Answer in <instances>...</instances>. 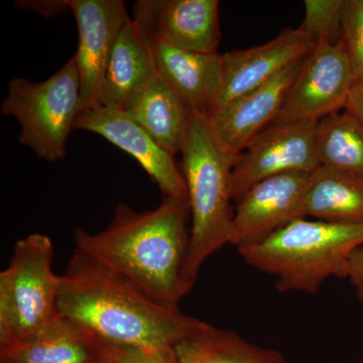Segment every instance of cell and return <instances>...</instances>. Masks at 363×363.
Listing matches in <instances>:
<instances>
[{"label":"cell","mask_w":363,"mask_h":363,"mask_svg":"<svg viewBox=\"0 0 363 363\" xmlns=\"http://www.w3.org/2000/svg\"><path fill=\"white\" fill-rule=\"evenodd\" d=\"M58 311L117 350L152 355L175 352L197 321L76 248L61 274Z\"/></svg>","instance_id":"obj_1"},{"label":"cell","mask_w":363,"mask_h":363,"mask_svg":"<svg viewBox=\"0 0 363 363\" xmlns=\"http://www.w3.org/2000/svg\"><path fill=\"white\" fill-rule=\"evenodd\" d=\"M187 199L164 197L154 210L118 204L106 228L74 233L76 250L121 274L161 304L178 306L189 293L183 267L190 241Z\"/></svg>","instance_id":"obj_2"},{"label":"cell","mask_w":363,"mask_h":363,"mask_svg":"<svg viewBox=\"0 0 363 363\" xmlns=\"http://www.w3.org/2000/svg\"><path fill=\"white\" fill-rule=\"evenodd\" d=\"M181 155L191 214L183 281L190 292L203 264L230 241L234 216L231 183L238 155L220 149L212 138L206 117L195 111H191Z\"/></svg>","instance_id":"obj_3"},{"label":"cell","mask_w":363,"mask_h":363,"mask_svg":"<svg viewBox=\"0 0 363 363\" xmlns=\"http://www.w3.org/2000/svg\"><path fill=\"white\" fill-rule=\"evenodd\" d=\"M362 245L363 223L300 218L238 252L250 267L276 277L281 292L315 294L328 279H347L351 255Z\"/></svg>","instance_id":"obj_4"},{"label":"cell","mask_w":363,"mask_h":363,"mask_svg":"<svg viewBox=\"0 0 363 363\" xmlns=\"http://www.w3.org/2000/svg\"><path fill=\"white\" fill-rule=\"evenodd\" d=\"M81 111L80 75L74 56L43 82L13 79L0 105L4 116L20 124L21 145L50 162L65 157L67 140Z\"/></svg>","instance_id":"obj_5"},{"label":"cell","mask_w":363,"mask_h":363,"mask_svg":"<svg viewBox=\"0 0 363 363\" xmlns=\"http://www.w3.org/2000/svg\"><path fill=\"white\" fill-rule=\"evenodd\" d=\"M52 260L51 238L33 233L16 241L9 267L0 272V298L16 325L13 348L39 335L60 315L61 276L55 274Z\"/></svg>","instance_id":"obj_6"},{"label":"cell","mask_w":363,"mask_h":363,"mask_svg":"<svg viewBox=\"0 0 363 363\" xmlns=\"http://www.w3.org/2000/svg\"><path fill=\"white\" fill-rule=\"evenodd\" d=\"M318 123L276 121L238 155L233 169V201L238 204L259 182L288 173L312 174L318 157Z\"/></svg>","instance_id":"obj_7"},{"label":"cell","mask_w":363,"mask_h":363,"mask_svg":"<svg viewBox=\"0 0 363 363\" xmlns=\"http://www.w3.org/2000/svg\"><path fill=\"white\" fill-rule=\"evenodd\" d=\"M355 84L342 42H319L306 57L277 121H314L345 111Z\"/></svg>","instance_id":"obj_8"},{"label":"cell","mask_w":363,"mask_h":363,"mask_svg":"<svg viewBox=\"0 0 363 363\" xmlns=\"http://www.w3.org/2000/svg\"><path fill=\"white\" fill-rule=\"evenodd\" d=\"M310 174L288 173L259 182L234 210L229 245L250 247L305 217Z\"/></svg>","instance_id":"obj_9"},{"label":"cell","mask_w":363,"mask_h":363,"mask_svg":"<svg viewBox=\"0 0 363 363\" xmlns=\"http://www.w3.org/2000/svg\"><path fill=\"white\" fill-rule=\"evenodd\" d=\"M76 130L96 133L135 157L164 197L188 200L187 186L175 157L126 112L102 105L90 107L79 113Z\"/></svg>","instance_id":"obj_10"},{"label":"cell","mask_w":363,"mask_h":363,"mask_svg":"<svg viewBox=\"0 0 363 363\" xmlns=\"http://www.w3.org/2000/svg\"><path fill=\"white\" fill-rule=\"evenodd\" d=\"M304 60L293 64L262 87L215 107L205 116L212 138L220 149L233 155L241 154L278 119Z\"/></svg>","instance_id":"obj_11"},{"label":"cell","mask_w":363,"mask_h":363,"mask_svg":"<svg viewBox=\"0 0 363 363\" xmlns=\"http://www.w3.org/2000/svg\"><path fill=\"white\" fill-rule=\"evenodd\" d=\"M136 25L145 35L196 52H218L221 32L217 0H138Z\"/></svg>","instance_id":"obj_12"},{"label":"cell","mask_w":363,"mask_h":363,"mask_svg":"<svg viewBox=\"0 0 363 363\" xmlns=\"http://www.w3.org/2000/svg\"><path fill=\"white\" fill-rule=\"evenodd\" d=\"M69 4L78 26V50L74 57L85 111L99 102L112 49L130 16L123 0H69Z\"/></svg>","instance_id":"obj_13"},{"label":"cell","mask_w":363,"mask_h":363,"mask_svg":"<svg viewBox=\"0 0 363 363\" xmlns=\"http://www.w3.org/2000/svg\"><path fill=\"white\" fill-rule=\"evenodd\" d=\"M315 45L298 26L284 28L266 44L224 52L221 90L214 108L267 84L306 58Z\"/></svg>","instance_id":"obj_14"},{"label":"cell","mask_w":363,"mask_h":363,"mask_svg":"<svg viewBox=\"0 0 363 363\" xmlns=\"http://www.w3.org/2000/svg\"><path fill=\"white\" fill-rule=\"evenodd\" d=\"M145 35L157 73L190 111L206 116L221 90L222 54L187 51Z\"/></svg>","instance_id":"obj_15"},{"label":"cell","mask_w":363,"mask_h":363,"mask_svg":"<svg viewBox=\"0 0 363 363\" xmlns=\"http://www.w3.org/2000/svg\"><path fill=\"white\" fill-rule=\"evenodd\" d=\"M116 354V348L60 314L32 340L0 353V363H104Z\"/></svg>","instance_id":"obj_16"},{"label":"cell","mask_w":363,"mask_h":363,"mask_svg":"<svg viewBox=\"0 0 363 363\" xmlns=\"http://www.w3.org/2000/svg\"><path fill=\"white\" fill-rule=\"evenodd\" d=\"M157 74L147 35L130 18L112 49L98 105L124 111Z\"/></svg>","instance_id":"obj_17"},{"label":"cell","mask_w":363,"mask_h":363,"mask_svg":"<svg viewBox=\"0 0 363 363\" xmlns=\"http://www.w3.org/2000/svg\"><path fill=\"white\" fill-rule=\"evenodd\" d=\"M123 111L172 156L182 154L191 111L159 74L130 100Z\"/></svg>","instance_id":"obj_18"},{"label":"cell","mask_w":363,"mask_h":363,"mask_svg":"<svg viewBox=\"0 0 363 363\" xmlns=\"http://www.w3.org/2000/svg\"><path fill=\"white\" fill-rule=\"evenodd\" d=\"M179 363H286L278 351L248 342L234 331L196 321L177 344Z\"/></svg>","instance_id":"obj_19"},{"label":"cell","mask_w":363,"mask_h":363,"mask_svg":"<svg viewBox=\"0 0 363 363\" xmlns=\"http://www.w3.org/2000/svg\"><path fill=\"white\" fill-rule=\"evenodd\" d=\"M304 212L318 220L363 223L362 179L320 166L310 174Z\"/></svg>","instance_id":"obj_20"},{"label":"cell","mask_w":363,"mask_h":363,"mask_svg":"<svg viewBox=\"0 0 363 363\" xmlns=\"http://www.w3.org/2000/svg\"><path fill=\"white\" fill-rule=\"evenodd\" d=\"M321 166L340 169L363 180V126L345 111L318 123Z\"/></svg>","instance_id":"obj_21"},{"label":"cell","mask_w":363,"mask_h":363,"mask_svg":"<svg viewBox=\"0 0 363 363\" xmlns=\"http://www.w3.org/2000/svg\"><path fill=\"white\" fill-rule=\"evenodd\" d=\"M343 4L344 0H305L300 28L315 44H338L342 39Z\"/></svg>","instance_id":"obj_22"},{"label":"cell","mask_w":363,"mask_h":363,"mask_svg":"<svg viewBox=\"0 0 363 363\" xmlns=\"http://www.w3.org/2000/svg\"><path fill=\"white\" fill-rule=\"evenodd\" d=\"M355 84L363 83V0H344L342 39Z\"/></svg>","instance_id":"obj_23"},{"label":"cell","mask_w":363,"mask_h":363,"mask_svg":"<svg viewBox=\"0 0 363 363\" xmlns=\"http://www.w3.org/2000/svg\"><path fill=\"white\" fill-rule=\"evenodd\" d=\"M21 9H30L45 18H55L70 9L69 0H21L16 1Z\"/></svg>","instance_id":"obj_24"},{"label":"cell","mask_w":363,"mask_h":363,"mask_svg":"<svg viewBox=\"0 0 363 363\" xmlns=\"http://www.w3.org/2000/svg\"><path fill=\"white\" fill-rule=\"evenodd\" d=\"M347 279L354 288L357 300L363 304V245L351 255Z\"/></svg>","instance_id":"obj_25"},{"label":"cell","mask_w":363,"mask_h":363,"mask_svg":"<svg viewBox=\"0 0 363 363\" xmlns=\"http://www.w3.org/2000/svg\"><path fill=\"white\" fill-rule=\"evenodd\" d=\"M119 363H179L175 352L152 355L140 352L118 350Z\"/></svg>","instance_id":"obj_26"},{"label":"cell","mask_w":363,"mask_h":363,"mask_svg":"<svg viewBox=\"0 0 363 363\" xmlns=\"http://www.w3.org/2000/svg\"><path fill=\"white\" fill-rule=\"evenodd\" d=\"M345 111L363 126V83H357L353 86Z\"/></svg>","instance_id":"obj_27"},{"label":"cell","mask_w":363,"mask_h":363,"mask_svg":"<svg viewBox=\"0 0 363 363\" xmlns=\"http://www.w3.org/2000/svg\"><path fill=\"white\" fill-rule=\"evenodd\" d=\"M104 363H119V359H118V350H117V354H116V357H114V358H112V359L111 360H108V362H105Z\"/></svg>","instance_id":"obj_28"}]
</instances>
